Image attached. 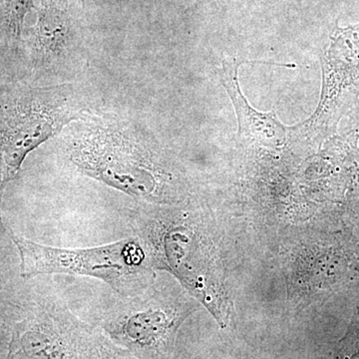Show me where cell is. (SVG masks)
Returning a JSON list of instances; mask_svg holds the SVG:
<instances>
[{
	"instance_id": "1",
	"label": "cell",
	"mask_w": 359,
	"mask_h": 359,
	"mask_svg": "<svg viewBox=\"0 0 359 359\" xmlns=\"http://www.w3.org/2000/svg\"><path fill=\"white\" fill-rule=\"evenodd\" d=\"M8 233L20 256L21 276H84L98 278L118 294L129 297L141 292L148 273L147 254L139 238H125L89 249H60L37 244Z\"/></svg>"
},
{
	"instance_id": "2",
	"label": "cell",
	"mask_w": 359,
	"mask_h": 359,
	"mask_svg": "<svg viewBox=\"0 0 359 359\" xmlns=\"http://www.w3.org/2000/svg\"><path fill=\"white\" fill-rule=\"evenodd\" d=\"M7 359H124L102 332L57 299L37 304L15 323Z\"/></svg>"
},
{
	"instance_id": "3",
	"label": "cell",
	"mask_w": 359,
	"mask_h": 359,
	"mask_svg": "<svg viewBox=\"0 0 359 359\" xmlns=\"http://www.w3.org/2000/svg\"><path fill=\"white\" fill-rule=\"evenodd\" d=\"M192 313L188 302L159 292H139L118 302L104 316L103 332L116 346L140 359H167L177 332Z\"/></svg>"
},
{
	"instance_id": "4",
	"label": "cell",
	"mask_w": 359,
	"mask_h": 359,
	"mask_svg": "<svg viewBox=\"0 0 359 359\" xmlns=\"http://www.w3.org/2000/svg\"><path fill=\"white\" fill-rule=\"evenodd\" d=\"M29 101L0 109V217L7 184L20 171L26 156L69 121L62 104Z\"/></svg>"
},
{
	"instance_id": "5",
	"label": "cell",
	"mask_w": 359,
	"mask_h": 359,
	"mask_svg": "<svg viewBox=\"0 0 359 359\" xmlns=\"http://www.w3.org/2000/svg\"><path fill=\"white\" fill-rule=\"evenodd\" d=\"M323 92L316 124L328 131L359 95V25H335L323 56Z\"/></svg>"
},
{
	"instance_id": "6",
	"label": "cell",
	"mask_w": 359,
	"mask_h": 359,
	"mask_svg": "<svg viewBox=\"0 0 359 359\" xmlns=\"http://www.w3.org/2000/svg\"><path fill=\"white\" fill-rule=\"evenodd\" d=\"M87 174L133 195L146 197L155 190V179L136 152L111 144L87 146L74 155Z\"/></svg>"
},
{
	"instance_id": "7",
	"label": "cell",
	"mask_w": 359,
	"mask_h": 359,
	"mask_svg": "<svg viewBox=\"0 0 359 359\" xmlns=\"http://www.w3.org/2000/svg\"><path fill=\"white\" fill-rule=\"evenodd\" d=\"M244 60H224L221 80L238 116V136L266 147L282 146L287 139V128L278 121L275 112H257L250 107L238 83V67Z\"/></svg>"
},
{
	"instance_id": "8",
	"label": "cell",
	"mask_w": 359,
	"mask_h": 359,
	"mask_svg": "<svg viewBox=\"0 0 359 359\" xmlns=\"http://www.w3.org/2000/svg\"><path fill=\"white\" fill-rule=\"evenodd\" d=\"M69 30V18L56 0H42L36 27V42L41 50L55 51L65 42Z\"/></svg>"
},
{
	"instance_id": "9",
	"label": "cell",
	"mask_w": 359,
	"mask_h": 359,
	"mask_svg": "<svg viewBox=\"0 0 359 359\" xmlns=\"http://www.w3.org/2000/svg\"><path fill=\"white\" fill-rule=\"evenodd\" d=\"M323 359H359V313L354 316L344 337L332 346Z\"/></svg>"
},
{
	"instance_id": "10",
	"label": "cell",
	"mask_w": 359,
	"mask_h": 359,
	"mask_svg": "<svg viewBox=\"0 0 359 359\" xmlns=\"http://www.w3.org/2000/svg\"><path fill=\"white\" fill-rule=\"evenodd\" d=\"M7 30L13 39H18L26 14L32 8L33 0H4Z\"/></svg>"
}]
</instances>
